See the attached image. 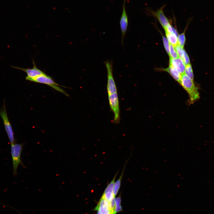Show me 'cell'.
<instances>
[{
    "label": "cell",
    "mask_w": 214,
    "mask_h": 214,
    "mask_svg": "<svg viewBox=\"0 0 214 214\" xmlns=\"http://www.w3.org/2000/svg\"><path fill=\"white\" fill-rule=\"evenodd\" d=\"M107 71V91L110 107L113 113L116 123L120 120V110L117 88L113 75V62L107 60L104 62Z\"/></svg>",
    "instance_id": "cell-1"
},
{
    "label": "cell",
    "mask_w": 214,
    "mask_h": 214,
    "mask_svg": "<svg viewBox=\"0 0 214 214\" xmlns=\"http://www.w3.org/2000/svg\"><path fill=\"white\" fill-rule=\"evenodd\" d=\"M174 28L170 24L164 29L165 32L169 33H173Z\"/></svg>",
    "instance_id": "cell-22"
},
{
    "label": "cell",
    "mask_w": 214,
    "mask_h": 214,
    "mask_svg": "<svg viewBox=\"0 0 214 214\" xmlns=\"http://www.w3.org/2000/svg\"><path fill=\"white\" fill-rule=\"evenodd\" d=\"M0 116L2 120L5 131L11 144L15 143V140L14 133L7 116L4 100L3 105L2 107L0 109Z\"/></svg>",
    "instance_id": "cell-4"
},
{
    "label": "cell",
    "mask_w": 214,
    "mask_h": 214,
    "mask_svg": "<svg viewBox=\"0 0 214 214\" xmlns=\"http://www.w3.org/2000/svg\"><path fill=\"white\" fill-rule=\"evenodd\" d=\"M102 196L110 203L114 200L115 198L114 192L111 191L104 192Z\"/></svg>",
    "instance_id": "cell-15"
},
{
    "label": "cell",
    "mask_w": 214,
    "mask_h": 214,
    "mask_svg": "<svg viewBox=\"0 0 214 214\" xmlns=\"http://www.w3.org/2000/svg\"><path fill=\"white\" fill-rule=\"evenodd\" d=\"M166 35L169 43L174 47L178 44L177 36L174 33L165 32Z\"/></svg>",
    "instance_id": "cell-12"
},
{
    "label": "cell",
    "mask_w": 214,
    "mask_h": 214,
    "mask_svg": "<svg viewBox=\"0 0 214 214\" xmlns=\"http://www.w3.org/2000/svg\"><path fill=\"white\" fill-rule=\"evenodd\" d=\"M97 214H101L99 211H97Z\"/></svg>",
    "instance_id": "cell-23"
},
{
    "label": "cell",
    "mask_w": 214,
    "mask_h": 214,
    "mask_svg": "<svg viewBox=\"0 0 214 214\" xmlns=\"http://www.w3.org/2000/svg\"><path fill=\"white\" fill-rule=\"evenodd\" d=\"M181 59H182L185 65L190 64L189 56L185 50H184L183 55Z\"/></svg>",
    "instance_id": "cell-21"
},
{
    "label": "cell",
    "mask_w": 214,
    "mask_h": 214,
    "mask_svg": "<svg viewBox=\"0 0 214 214\" xmlns=\"http://www.w3.org/2000/svg\"><path fill=\"white\" fill-rule=\"evenodd\" d=\"M11 144L13 172V174L16 175L17 174V170L18 166L21 164L23 166H25L23 164L21 159V153L23 144H18L15 143Z\"/></svg>",
    "instance_id": "cell-3"
},
{
    "label": "cell",
    "mask_w": 214,
    "mask_h": 214,
    "mask_svg": "<svg viewBox=\"0 0 214 214\" xmlns=\"http://www.w3.org/2000/svg\"><path fill=\"white\" fill-rule=\"evenodd\" d=\"M162 70L168 73L174 79L180 84L181 74L172 65L169 64L168 67L162 69Z\"/></svg>",
    "instance_id": "cell-11"
},
{
    "label": "cell",
    "mask_w": 214,
    "mask_h": 214,
    "mask_svg": "<svg viewBox=\"0 0 214 214\" xmlns=\"http://www.w3.org/2000/svg\"><path fill=\"white\" fill-rule=\"evenodd\" d=\"M118 173V172L115 174L114 177L110 182V183L107 185L106 188L104 192H106L107 191H111L114 192V184L115 182V180L116 177Z\"/></svg>",
    "instance_id": "cell-18"
},
{
    "label": "cell",
    "mask_w": 214,
    "mask_h": 214,
    "mask_svg": "<svg viewBox=\"0 0 214 214\" xmlns=\"http://www.w3.org/2000/svg\"><path fill=\"white\" fill-rule=\"evenodd\" d=\"M95 210L99 211L101 214H113L109 203L102 196Z\"/></svg>",
    "instance_id": "cell-9"
},
{
    "label": "cell",
    "mask_w": 214,
    "mask_h": 214,
    "mask_svg": "<svg viewBox=\"0 0 214 214\" xmlns=\"http://www.w3.org/2000/svg\"><path fill=\"white\" fill-rule=\"evenodd\" d=\"M162 39L165 49L166 52L169 56L170 43L167 38L163 36Z\"/></svg>",
    "instance_id": "cell-20"
},
{
    "label": "cell",
    "mask_w": 214,
    "mask_h": 214,
    "mask_svg": "<svg viewBox=\"0 0 214 214\" xmlns=\"http://www.w3.org/2000/svg\"><path fill=\"white\" fill-rule=\"evenodd\" d=\"M126 164H125V165L122 173L121 174V175L117 181L115 182L114 189V193L115 196L118 193V191L120 188L122 179L123 177V173Z\"/></svg>",
    "instance_id": "cell-13"
},
{
    "label": "cell",
    "mask_w": 214,
    "mask_h": 214,
    "mask_svg": "<svg viewBox=\"0 0 214 214\" xmlns=\"http://www.w3.org/2000/svg\"><path fill=\"white\" fill-rule=\"evenodd\" d=\"M164 5L156 11H150L151 14L157 18L164 29L170 24L168 18L164 13Z\"/></svg>",
    "instance_id": "cell-8"
},
{
    "label": "cell",
    "mask_w": 214,
    "mask_h": 214,
    "mask_svg": "<svg viewBox=\"0 0 214 214\" xmlns=\"http://www.w3.org/2000/svg\"><path fill=\"white\" fill-rule=\"evenodd\" d=\"M126 0H124L122 5V12L120 20V26L122 33V43H123V39L127 31L128 19L125 10V4Z\"/></svg>",
    "instance_id": "cell-7"
},
{
    "label": "cell",
    "mask_w": 214,
    "mask_h": 214,
    "mask_svg": "<svg viewBox=\"0 0 214 214\" xmlns=\"http://www.w3.org/2000/svg\"><path fill=\"white\" fill-rule=\"evenodd\" d=\"M32 61L33 67L32 68H24L14 66H11L13 68L20 70L25 72L27 74V76L25 78L26 80L29 79L34 78L45 74L43 71L37 67L35 63L33 60Z\"/></svg>",
    "instance_id": "cell-6"
},
{
    "label": "cell",
    "mask_w": 214,
    "mask_h": 214,
    "mask_svg": "<svg viewBox=\"0 0 214 214\" xmlns=\"http://www.w3.org/2000/svg\"><path fill=\"white\" fill-rule=\"evenodd\" d=\"M180 84L188 93L189 104H193L200 98L198 87L195 86L193 81L185 73L181 74Z\"/></svg>",
    "instance_id": "cell-2"
},
{
    "label": "cell",
    "mask_w": 214,
    "mask_h": 214,
    "mask_svg": "<svg viewBox=\"0 0 214 214\" xmlns=\"http://www.w3.org/2000/svg\"><path fill=\"white\" fill-rule=\"evenodd\" d=\"M170 64L174 67L181 74L184 73L185 65L181 59L178 57L176 59L170 58Z\"/></svg>",
    "instance_id": "cell-10"
},
{
    "label": "cell",
    "mask_w": 214,
    "mask_h": 214,
    "mask_svg": "<svg viewBox=\"0 0 214 214\" xmlns=\"http://www.w3.org/2000/svg\"><path fill=\"white\" fill-rule=\"evenodd\" d=\"M169 56L172 59H176L179 57L175 47L170 43Z\"/></svg>",
    "instance_id": "cell-17"
},
{
    "label": "cell",
    "mask_w": 214,
    "mask_h": 214,
    "mask_svg": "<svg viewBox=\"0 0 214 214\" xmlns=\"http://www.w3.org/2000/svg\"><path fill=\"white\" fill-rule=\"evenodd\" d=\"M178 45L182 48L184 47L185 41V32L178 35L177 36Z\"/></svg>",
    "instance_id": "cell-16"
},
{
    "label": "cell",
    "mask_w": 214,
    "mask_h": 214,
    "mask_svg": "<svg viewBox=\"0 0 214 214\" xmlns=\"http://www.w3.org/2000/svg\"><path fill=\"white\" fill-rule=\"evenodd\" d=\"M191 79L193 81L194 75L192 66L190 64L185 65L184 73Z\"/></svg>",
    "instance_id": "cell-14"
},
{
    "label": "cell",
    "mask_w": 214,
    "mask_h": 214,
    "mask_svg": "<svg viewBox=\"0 0 214 214\" xmlns=\"http://www.w3.org/2000/svg\"><path fill=\"white\" fill-rule=\"evenodd\" d=\"M27 80L46 84L56 90L68 96V95L65 92L64 90L58 86L60 85L56 83L50 76L46 74L34 78L29 79Z\"/></svg>",
    "instance_id": "cell-5"
},
{
    "label": "cell",
    "mask_w": 214,
    "mask_h": 214,
    "mask_svg": "<svg viewBox=\"0 0 214 214\" xmlns=\"http://www.w3.org/2000/svg\"><path fill=\"white\" fill-rule=\"evenodd\" d=\"M115 213L116 214L122 210V207L121 205V199L120 196L115 198Z\"/></svg>",
    "instance_id": "cell-19"
}]
</instances>
